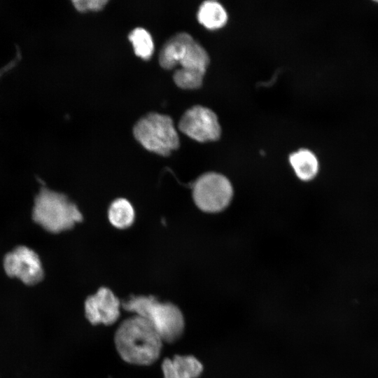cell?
Returning a JSON list of instances; mask_svg holds the SVG:
<instances>
[{"mask_svg": "<svg viewBox=\"0 0 378 378\" xmlns=\"http://www.w3.org/2000/svg\"><path fill=\"white\" fill-rule=\"evenodd\" d=\"M32 217L52 233L70 230L83 219L77 205L66 195L46 188H41L35 197Z\"/></svg>", "mask_w": 378, "mask_h": 378, "instance_id": "cell-3", "label": "cell"}, {"mask_svg": "<svg viewBox=\"0 0 378 378\" xmlns=\"http://www.w3.org/2000/svg\"><path fill=\"white\" fill-rule=\"evenodd\" d=\"M114 342L118 353L125 362L149 365L159 358L163 341L148 321L135 314L120 324Z\"/></svg>", "mask_w": 378, "mask_h": 378, "instance_id": "cell-1", "label": "cell"}, {"mask_svg": "<svg viewBox=\"0 0 378 378\" xmlns=\"http://www.w3.org/2000/svg\"><path fill=\"white\" fill-rule=\"evenodd\" d=\"M164 378H197L203 370L202 364L192 356L176 355L166 358L162 363Z\"/></svg>", "mask_w": 378, "mask_h": 378, "instance_id": "cell-9", "label": "cell"}, {"mask_svg": "<svg viewBox=\"0 0 378 378\" xmlns=\"http://www.w3.org/2000/svg\"><path fill=\"white\" fill-rule=\"evenodd\" d=\"M192 36L188 33H178L171 37L162 46L159 55V63L165 69L178 65Z\"/></svg>", "mask_w": 378, "mask_h": 378, "instance_id": "cell-10", "label": "cell"}, {"mask_svg": "<svg viewBox=\"0 0 378 378\" xmlns=\"http://www.w3.org/2000/svg\"><path fill=\"white\" fill-rule=\"evenodd\" d=\"M178 129L201 143L216 141L221 135L218 116L211 109L202 106L187 110L179 120Z\"/></svg>", "mask_w": 378, "mask_h": 378, "instance_id": "cell-6", "label": "cell"}, {"mask_svg": "<svg viewBox=\"0 0 378 378\" xmlns=\"http://www.w3.org/2000/svg\"><path fill=\"white\" fill-rule=\"evenodd\" d=\"M121 302L113 292L102 286L97 292L88 296L84 304L85 315L92 325L99 323L111 326L118 319Z\"/></svg>", "mask_w": 378, "mask_h": 378, "instance_id": "cell-8", "label": "cell"}, {"mask_svg": "<svg viewBox=\"0 0 378 378\" xmlns=\"http://www.w3.org/2000/svg\"><path fill=\"white\" fill-rule=\"evenodd\" d=\"M135 216L132 204L124 197L113 200L107 210V218L110 224L118 230L130 227L134 223Z\"/></svg>", "mask_w": 378, "mask_h": 378, "instance_id": "cell-12", "label": "cell"}, {"mask_svg": "<svg viewBox=\"0 0 378 378\" xmlns=\"http://www.w3.org/2000/svg\"><path fill=\"white\" fill-rule=\"evenodd\" d=\"M108 1L106 0H74L72 3L76 9L80 12L88 10L98 11L102 10Z\"/></svg>", "mask_w": 378, "mask_h": 378, "instance_id": "cell-16", "label": "cell"}, {"mask_svg": "<svg viewBox=\"0 0 378 378\" xmlns=\"http://www.w3.org/2000/svg\"><path fill=\"white\" fill-rule=\"evenodd\" d=\"M289 162L296 174L302 181L313 179L318 172V161L315 154L307 148H301L289 156Z\"/></svg>", "mask_w": 378, "mask_h": 378, "instance_id": "cell-11", "label": "cell"}, {"mask_svg": "<svg viewBox=\"0 0 378 378\" xmlns=\"http://www.w3.org/2000/svg\"><path fill=\"white\" fill-rule=\"evenodd\" d=\"M197 17L201 24L211 30L222 28L228 20L225 7L214 0L204 1L199 7Z\"/></svg>", "mask_w": 378, "mask_h": 378, "instance_id": "cell-13", "label": "cell"}, {"mask_svg": "<svg viewBox=\"0 0 378 378\" xmlns=\"http://www.w3.org/2000/svg\"><path fill=\"white\" fill-rule=\"evenodd\" d=\"M4 267L8 276L17 277L27 285L38 284L44 275L38 255L24 246H18L6 255Z\"/></svg>", "mask_w": 378, "mask_h": 378, "instance_id": "cell-7", "label": "cell"}, {"mask_svg": "<svg viewBox=\"0 0 378 378\" xmlns=\"http://www.w3.org/2000/svg\"><path fill=\"white\" fill-rule=\"evenodd\" d=\"M121 306L148 321L164 342H176L184 332L183 314L172 302H160L152 295H133L121 302Z\"/></svg>", "mask_w": 378, "mask_h": 378, "instance_id": "cell-2", "label": "cell"}, {"mask_svg": "<svg viewBox=\"0 0 378 378\" xmlns=\"http://www.w3.org/2000/svg\"><path fill=\"white\" fill-rule=\"evenodd\" d=\"M129 39L138 57L144 60L151 57L154 51V44L148 31L141 27L136 28L130 33Z\"/></svg>", "mask_w": 378, "mask_h": 378, "instance_id": "cell-14", "label": "cell"}, {"mask_svg": "<svg viewBox=\"0 0 378 378\" xmlns=\"http://www.w3.org/2000/svg\"><path fill=\"white\" fill-rule=\"evenodd\" d=\"M205 72L198 69L179 68L174 72L173 78L178 87L194 90L202 85Z\"/></svg>", "mask_w": 378, "mask_h": 378, "instance_id": "cell-15", "label": "cell"}, {"mask_svg": "<svg viewBox=\"0 0 378 378\" xmlns=\"http://www.w3.org/2000/svg\"><path fill=\"white\" fill-rule=\"evenodd\" d=\"M233 195L231 183L225 176L207 172L192 184V197L196 206L205 213H218L230 203Z\"/></svg>", "mask_w": 378, "mask_h": 378, "instance_id": "cell-5", "label": "cell"}, {"mask_svg": "<svg viewBox=\"0 0 378 378\" xmlns=\"http://www.w3.org/2000/svg\"><path fill=\"white\" fill-rule=\"evenodd\" d=\"M133 134L145 149L161 156L169 155L180 144L172 118L158 113H150L140 118Z\"/></svg>", "mask_w": 378, "mask_h": 378, "instance_id": "cell-4", "label": "cell"}]
</instances>
